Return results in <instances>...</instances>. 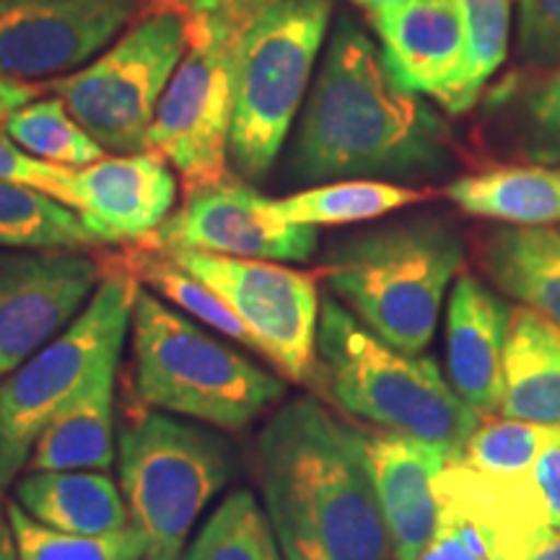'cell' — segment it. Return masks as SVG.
<instances>
[{
  "instance_id": "obj_26",
  "label": "cell",
  "mask_w": 560,
  "mask_h": 560,
  "mask_svg": "<svg viewBox=\"0 0 560 560\" xmlns=\"http://www.w3.org/2000/svg\"><path fill=\"white\" fill-rule=\"evenodd\" d=\"M429 198L431 190H416L387 179H338L276 200V213L296 226H346L376 221Z\"/></svg>"
},
{
  "instance_id": "obj_2",
  "label": "cell",
  "mask_w": 560,
  "mask_h": 560,
  "mask_svg": "<svg viewBox=\"0 0 560 560\" xmlns=\"http://www.w3.org/2000/svg\"><path fill=\"white\" fill-rule=\"evenodd\" d=\"M255 467L285 560H395L355 423L296 397L262 425Z\"/></svg>"
},
{
  "instance_id": "obj_22",
  "label": "cell",
  "mask_w": 560,
  "mask_h": 560,
  "mask_svg": "<svg viewBox=\"0 0 560 560\" xmlns=\"http://www.w3.org/2000/svg\"><path fill=\"white\" fill-rule=\"evenodd\" d=\"M509 420L560 425V327L514 306L503 348V400Z\"/></svg>"
},
{
  "instance_id": "obj_19",
  "label": "cell",
  "mask_w": 560,
  "mask_h": 560,
  "mask_svg": "<svg viewBox=\"0 0 560 560\" xmlns=\"http://www.w3.org/2000/svg\"><path fill=\"white\" fill-rule=\"evenodd\" d=\"M369 19L392 79L402 89L433 100L454 79L465 55L459 0H405Z\"/></svg>"
},
{
  "instance_id": "obj_31",
  "label": "cell",
  "mask_w": 560,
  "mask_h": 560,
  "mask_svg": "<svg viewBox=\"0 0 560 560\" xmlns=\"http://www.w3.org/2000/svg\"><path fill=\"white\" fill-rule=\"evenodd\" d=\"M0 125L19 149L32 153L34 159L47 161V164L83 170V166L96 164L107 156V151L73 120V115L58 96L30 102Z\"/></svg>"
},
{
  "instance_id": "obj_12",
  "label": "cell",
  "mask_w": 560,
  "mask_h": 560,
  "mask_svg": "<svg viewBox=\"0 0 560 560\" xmlns=\"http://www.w3.org/2000/svg\"><path fill=\"white\" fill-rule=\"evenodd\" d=\"M143 247L192 249L242 260L306 262L317 252L319 236L317 229L280 219L276 200L226 172L206 185L187 187L182 208L161 223Z\"/></svg>"
},
{
  "instance_id": "obj_38",
  "label": "cell",
  "mask_w": 560,
  "mask_h": 560,
  "mask_svg": "<svg viewBox=\"0 0 560 560\" xmlns=\"http://www.w3.org/2000/svg\"><path fill=\"white\" fill-rule=\"evenodd\" d=\"M161 9L179 11L187 19H200V16H213V13H234V11H247L257 13L272 0H159Z\"/></svg>"
},
{
  "instance_id": "obj_34",
  "label": "cell",
  "mask_w": 560,
  "mask_h": 560,
  "mask_svg": "<svg viewBox=\"0 0 560 560\" xmlns=\"http://www.w3.org/2000/svg\"><path fill=\"white\" fill-rule=\"evenodd\" d=\"M516 50L520 68H548L560 60V0H520Z\"/></svg>"
},
{
  "instance_id": "obj_36",
  "label": "cell",
  "mask_w": 560,
  "mask_h": 560,
  "mask_svg": "<svg viewBox=\"0 0 560 560\" xmlns=\"http://www.w3.org/2000/svg\"><path fill=\"white\" fill-rule=\"evenodd\" d=\"M418 560H488L486 550L472 529L465 524L439 522L436 537H433L429 548L420 552Z\"/></svg>"
},
{
  "instance_id": "obj_16",
  "label": "cell",
  "mask_w": 560,
  "mask_h": 560,
  "mask_svg": "<svg viewBox=\"0 0 560 560\" xmlns=\"http://www.w3.org/2000/svg\"><path fill=\"white\" fill-rule=\"evenodd\" d=\"M73 208L107 244H145L174 213L177 177L159 151L104 156L73 170Z\"/></svg>"
},
{
  "instance_id": "obj_35",
  "label": "cell",
  "mask_w": 560,
  "mask_h": 560,
  "mask_svg": "<svg viewBox=\"0 0 560 560\" xmlns=\"http://www.w3.org/2000/svg\"><path fill=\"white\" fill-rule=\"evenodd\" d=\"M70 177H73V170L34 159L32 153L19 149V145L0 130V179L32 187V190L50 195V198L62 202V206L73 208V187H70Z\"/></svg>"
},
{
  "instance_id": "obj_14",
  "label": "cell",
  "mask_w": 560,
  "mask_h": 560,
  "mask_svg": "<svg viewBox=\"0 0 560 560\" xmlns=\"http://www.w3.org/2000/svg\"><path fill=\"white\" fill-rule=\"evenodd\" d=\"M143 0H0V79H62L100 58Z\"/></svg>"
},
{
  "instance_id": "obj_37",
  "label": "cell",
  "mask_w": 560,
  "mask_h": 560,
  "mask_svg": "<svg viewBox=\"0 0 560 560\" xmlns=\"http://www.w3.org/2000/svg\"><path fill=\"white\" fill-rule=\"evenodd\" d=\"M532 475H535L537 486H540L545 501H548L552 529L560 535V425L552 429L540 459L532 467Z\"/></svg>"
},
{
  "instance_id": "obj_15",
  "label": "cell",
  "mask_w": 560,
  "mask_h": 560,
  "mask_svg": "<svg viewBox=\"0 0 560 560\" xmlns=\"http://www.w3.org/2000/svg\"><path fill=\"white\" fill-rule=\"evenodd\" d=\"M439 522L465 524L488 560H529L558 535L535 475H493L450 462L436 478Z\"/></svg>"
},
{
  "instance_id": "obj_20",
  "label": "cell",
  "mask_w": 560,
  "mask_h": 560,
  "mask_svg": "<svg viewBox=\"0 0 560 560\" xmlns=\"http://www.w3.org/2000/svg\"><path fill=\"white\" fill-rule=\"evenodd\" d=\"M493 140L524 164L560 166V60L548 68H516L486 94Z\"/></svg>"
},
{
  "instance_id": "obj_33",
  "label": "cell",
  "mask_w": 560,
  "mask_h": 560,
  "mask_svg": "<svg viewBox=\"0 0 560 560\" xmlns=\"http://www.w3.org/2000/svg\"><path fill=\"white\" fill-rule=\"evenodd\" d=\"M556 425L529 420H488L462 446L452 462L493 475H522L535 467Z\"/></svg>"
},
{
  "instance_id": "obj_42",
  "label": "cell",
  "mask_w": 560,
  "mask_h": 560,
  "mask_svg": "<svg viewBox=\"0 0 560 560\" xmlns=\"http://www.w3.org/2000/svg\"><path fill=\"white\" fill-rule=\"evenodd\" d=\"M529 560H560V535L552 537L548 545H542Z\"/></svg>"
},
{
  "instance_id": "obj_10",
  "label": "cell",
  "mask_w": 560,
  "mask_h": 560,
  "mask_svg": "<svg viewBox=\"0 0 560 560\" xmlns=\"http://www.w3.org/2000/svg\"><path fill=\"white\" fill-rule=\"evenodd\" d=\"M257 13L190 19V47L161 96L149 132V149L170 161L187 187L226 174L240 52Z\"/></svg>"
},
{
  "instance_id": "obj_17",
  "label": "cell",
  "mask_w": 560,
  "mask_h": 560,
  "mask_svg": "<svg viewBox=\"0 0 560 560\" xmlns=\"http://www.w3.org/2000/svg\"><path fill=\"white\" fill-rule=\"evenodd\" d=\"M355 429L363 465L389 532L392 558L418 560L436 537L439 501L433 486L450 465V454L400 433Z\"/></svg>"
},
{
  "instance_id": "obj_6",
  "label": "cell",
  "mask_w": 560,
  "mask_h": 560,
  "mask_svg": "<svg viewBox=\"0 0 560 560\" xmlns=\"http://www.w3.org/2000/svg\"><path fill=\"white\" fill-rule=\"evenodd\" d=\"M140 283L112 270L79 317L0 382V490L26 470L45 425L96 376L120 369Z\"/></svg>"
},
{
  "instance_id": "obj_39",
  "label": "cell",
  "mask_w": 560,
  "mask_h": 560,
  "mask_svg": "<svg viewBox=\"0 0 560 560\" xmlns=\"http://www.w3.org/2000/svg\"><path fill=\"white\" fill-rule=\"evenodd\" d=\"M30 102H37V89L30 83L0 79V122Z\"/></svg>"
},
{
  "instance_id": "obj_30",
  "label": "cell",
  "mask_w": 560,
  "mask_h": 560,
  "mask_svg": "<svg viewBox=\"0 0 560 560\" xmlns=\"http://www.w3.org/2000/svg\"><path fill=\"white\" fill-rule=\"evenodd\" d=\"M185 560H285L268 511L252 490H231L208 516Z\"/></svg>"
},
{
  "instance_id": "obj_5",
  "label": "cell",
  "mask_w": 560,
  "mask_h": 560,
  "mask_svg": "<svg viewBox=\"0 0 560 560\" xmlns=\"http://www.w3.org/2000/svg\"><path fill=\"white\" fill-rule=\"evenodd\" d=\"M130 332L132 384L145 408L242 431L283 400V380L200 330L143 285Z\"/></svg>"
},
{
  "instance_id": "obj_40",
  "label": "cell",
  "mask_w": 560,
  "mask_h": 560,
  "mask_svg": "<svg viewBox=\"0 0 560 560\" xmlns=\"http://www.w3.org/2000/svg\"><path fill=\"white\" fill-rule=\"evenodd\" d=\"M0 560H19L16 537H13L9 516V501L3 499V490H0Z\"/></svg>"
},
{
  "instance_id": "obj_25",
  "label": "cell",
  "mask_w": 560,
  "mask_h": 560,
  "mask_svg": "<svg viewBox=\"0 0 560 560\" xmlns=\"http://www.w3.org/2000/svg\"><path fill=\"white\" fill-rule=\"evenodd\" d=\"M115 382L117 369H112L81 389L45 425L26 470L109 472L115 465Z\"/></svg>"
},
{
  "instance_id": "obj_24",
  "label": "cell",
  "mask_w": 560,
  "mask_h": 560,
  "mask_svg": "<svg viewBox=\"0 0 560 560\" xmlns=\"http://www.w3.org/2000/svg\"><path fill=\"white\" fill-rule=\"evenodd\" d=\"M462 213L503 226L560 223V166L501 164L465 174L444 187Z\"/></svg>"
},
{
  "instance_id": "obj_7",
  "label": "cell",
  "mask_w": 560,
  "mask_h": 560,
  "mask_svg": "<svg viewBox=\"0 0 560 560\" xmlns=\"http://www.w3.org/2000/svg\"><path fill=\"white\" fill-rule=\"evenodd\" d=\"M332 0H272L247 24L229 164L242 179L268 177L296 122L325 45Z\"/></svg>"
},
{
  "instance_id": "obj_21",
  "label": "cell",
  "mask_w": 560,
  "mask_h": 560,
  "mask_svg": "<svg viewBox=\"0 0 560 560\" xmlns=\"http://www.w3.org/2000/svg\"><path fill=\"white\" fill-rule=\"evenodd\" d=\"M13 501L34 522L66 535L102 537L130 527L122 490L107 472L26 470L13 482Z\"/></svg>"
},
{
  "instance_id": "obj_29",
  "label": "cell",
  "mask_w": 560,
  "mask_h": 560,
  "mask_svg": "<svg viewBox=\"0 0 560 560\" xmlns=\"http://www.w3.org/2000/svg\"><path fill=\"white\" fill-rule=\"evenodd\" d=\"M122 270H128L138 283H145L164 299H170L174 306L185 310L192 319L202 322L210 330L240 342L242 348L260 353L252 332L244 327V322L229 310L226 301H223L219 293L210 291L202 280L192 276V272L179 268L166 252L143 247V244H140V247H132L128 255H125Z\"/></svg>"
},
{
  "instance_id": "obj_18",
  "label": "cell",
  "mask_w": 560,
  "mask_h": 560,
  "mask_svg": "<svg viewBox=\"0 0 560 560\" xmlns=\"http://www.w3.org/2000/svg\"><path fill=\"white\" fill-rule=\"evenodd\" d=\"M511 310L472 272H462L446 306V374L475 416L488 418L503 400V348Z\"/></svg>"
},
{
  "instance_id": "obj_28",
  "label": "cell",
  "mask_w": 560,
  "mask_h": 560,
  "mask_svg": "<svg viewBox=\"0 0 560 560\" xmlns=\"http://www.w3.org/2000/svg\"><path fill=\"white\" fill-rule=\"evenodd\" d=\"M100 249L79 210L50 195L0 179V249Z\"/></svg>"
},
{
  "instance_id": "obj_32",
  "label": "cell",
  "mask_w": 560,
  "mask_h": 560,
  "mask_svg": "<svg viewBox=\"0 0 560 560\" xmlns=\"http://www.w3.org/2000/svg\"><path fill=\"white\" fill-rule=\"evenodd\" d=\"M9 516L19 560H145L149 552L143 535L132 524L102 537L66 535L34 522L13 499H9Z\"/></svg>"
},
{
  "instance_id": "obj_3",
  "label": "cell",
  "mask_w": 560,
  "mask_h": 560,
  "mask_svg": "<svg viewBox=\"0 0 560 560\" xmlns=\"http://www.w3.org/2000/svg\"><path fill=\"white\" fill-rule=\"evenodd\" d=\"M465 260V242L450 221L416 215L332 242L319 262V278L369 332L420 355Z\"/></svg>"
},
{
  "instance_id": "obj_9",
  "label": "cell",
  "mask_w": 560,
  "mask_h": 560,
  "mask_svg": "<svg viewBox=\"0 0 560 560\" xmlns=\"http://www.w3.org/2000/svg\"><path fill=\"white\" fill-rule=\"evenodd\" d=\"M190 47V19L156 9L94 62L47 83L73 120L112 156L149 151V132L174 70Z\"/></svg>"
},
{
  "instance_id": "obj_23",
  "label": "cell",
  "mask_w": 560,
  "mask_h": 560,
  "mask_svg": "<svg viewBox=\"0 0 560 560\" xmlns=\"http://www.w3.org/2000/svg\"><path fill=\"white\" fill-rule=\"evenodd\" d=\"M478 265L501 293L560 327V231L488 229L478 240Z\"/></svg>"
},
{
  "instance_id": "obj_11",
  "label": "cell",
  "mask_w": 560,
  "mask_h": 560,
  "mask_svg": "<svg viewBox=\"0 0 560 560\" xmlns=\"http://www.w3.org/2000/svg\"><path fill=\"white\" fill-rule=\"evenodd\" d=\"M166 255L226 301L229 310L252 332L260 355L280 374L310 384L317 363L322 312L317 278L312 272L285 268L283 262L242 260L192 249H174Z\"/></svg>"
},
{
  "instance_id": "obj_27",
  "label": "cell",
  "mask_w": 560,
  "mask_h": 560,
  "mask_svg": "<svg viewBox=\"0 0 560 560\" xmlns=\"http://www.w3.org/2000/svg\"><path fill=\"white\" fill-rule=\"evenodd\" d=\"M465 19V55L454 79L433 100L450 115H465L499 73L511 42V0H459Z\"/></svg>"
},
{
  "instance_id": "obj_41",
  "label": "cell",
  "mask_w": 560,
  "mask_h": 560,
  "mask_svg": "<svg viewBox=\"0 0 560 560\" xmlns=\"http://www.w3.org/2000/svg\"><path fill=\"white\" fill-rule=\"evenodd\" d=\"M350 3L359 5V9L366 11L369 16H374V13L387 11V9H392V5H400V3H405V0H350Z\"/></svg>"
},
{
  "instance_id": "obj_4",
  "label": "cell",
  "mask_w": 560,
  "mask_h": 560,
  "mask_svg": "<svg viewBox=\"0 0 560 560\" xmlns=\"http://www.w3.org/2000/svg\"><path fill=\"white\" fill-rule=\"evenodd\" d=\"M310 387L374 429L441 446L450 462L480 425L436 361L387 346L332 296L322 299Z\"/></svg>"
},
{
  "instance_id": "obj_13",
  "label": "cell",
  "mask_w": 560,
  "mask_h": 560,
  "mask_svg": "<svg viewBox=\"0 0 560 560\" xmlns=\"http://www.w3.org/2000/svg\"><path fill=\"white\" fill-rule=\"evenodd\" d=\"M104 276L79 249H0V380L58 338Z\"/></svg>"
},
{
  "instance_id": "obj_1",
  "label": "cell",
  "mask_w": 560,
  "mask_h": 560,
  "mask_svg": "<svg viewBox=\"0 0 560 560\" xmlns=\"http://www.w3.org/2000/svg\"><path fill=\"white\" fill-rule=\"evenodd\" d=\"M454 164L444 117L392 79L380 45L342 13L301 107L289 159L293 179H429Z\"/></svg>"
},
{
  "instance_id": "obj_8",
  "label": "cell",
  "mask_w": 560,
  "mask_h": 560,
  "mask_svg": "<svg viewBox=\"0 0 560 560\" xmlns=\"http://www.w3.org/2000/svg\"><path fill=\"white\" fill-rule=\"evenodd\" d=\"M117 467L130 524L149 545L145 560H185L192 524L231 478L229 446L156 410L122 431Z\"/></svg>"
}]
</instances>
